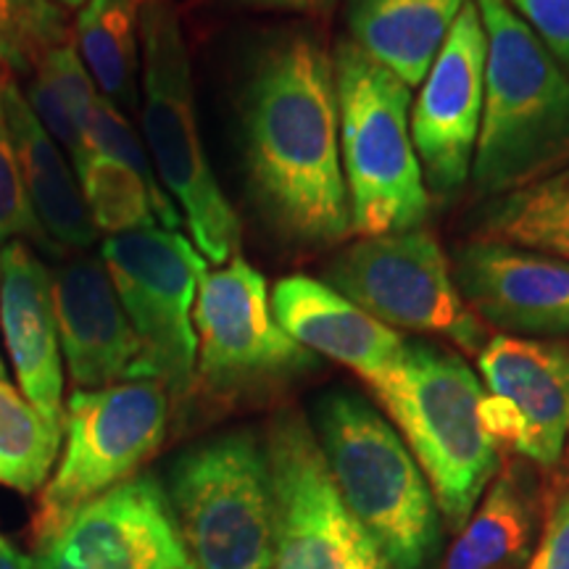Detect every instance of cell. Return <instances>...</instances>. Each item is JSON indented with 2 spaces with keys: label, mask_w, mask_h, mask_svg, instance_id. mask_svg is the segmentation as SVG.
I'll use <instances>...</instances> for the list:
<instances>
[{
  "label": "cell",
  "mask_w": 569,
  "mask_h": 569,
  "mask_svg": "<svg viewBox=\"0 0 569 569\" xmlns=\"http://www.w3.org/2000/svg\"><path fill=\"white\" fill-rule=\"evenodd\" d=\"M246 163L256 201L284 238L336 246L351 234L336 63L293 34L269 48L246 96Z\"/></svg>",
  "instance_id": "6da1fadb"
},
{
  "label": "cell",
  "mask_w": 569,
  "mask_h": 569,
  "mask_svg": "<svg viewBox=\"0 0 569 569\" xmlns=\"http://www.w3.org/2000/svg\"><path fill=\"white\" fill-rule=\"evenodd\" d=\"M488 40L472 182L507 196L569 167V71L509 0H475Z\"/></svg>",
  "instance_id": "7a4b0ae2"
},
{
  "label": "cell",
  "mask_w": 569,
  "mask_h": 569,
  "mask_svg": "<svg viewBox=\"0 0 569 569\" xmlns=\"http://www.w3.org/2000/svg\"><path fill=\"white\" fill-rule=\"evenodd\" d=\"M140 77L142 134L156 174L203 259L222 267L238 256L243 227L203 151L190 51L172 0H148L142 11Z\"/></svg>",
  "instance_id": "3957f363"
},
{
  "label": "cell",
  "mask_w": 569,
  "mask_h": 569,
  "mask_svg": "<svg viewBox=\"0 0 569 569\" xmlns=\"http://www.w3.org/2000/svg\"><path fill=\"white\" fill-rule=\"evenodd\" d=\"M369 388L407 438L438 509L451 525L465 522L498 469L478 377L457 353L407 343L401 361Z\"/></svg>",
  "instance_id": "277c9868"
},
{
  "label": "cell",
  "mask_w": 569,
  "mask_h": 569,
  "mask_svg": "<svg viewBox=\"0 0 569 569\" xmlns=\"http://www.w3.org/2000/svg\"><path fill=\"white\" fill-rule=\"evenodd\" d=\"M332 63L351 232L415 230L430 213V196L411 140L409 84L351 40L338 42Z\"/></svg>",
  "instance_id": "5b68a950"
},
{
  "label": "cell",
  "mask_w": 569,
  "mask_h": 569,
  "mask_svg": "<svg viewBox=\"0 0 569 569\" xmlns=\"http://www.w3.org/2000/svg\"><path fill=\"white\" fill-rule=\"evenodd\" d=\"M317 440L346 507L393 569L422 567L438 543V503L388 419L361 396L332 390L317 407Z\"/></svg>",
  "instance_id": "8992f818"
},
{
  "label": "cell",
  "mask_w": 569,
  "mask_h": 569,
  "mask_svg": "<svg viewBox=\"0 0 569 569\" xmlns=\"http://www.w3.org/2000/svg\"><path fill=\"white\" fill-rule=\"evenodd\" d=\"M167 496L196 569H272V472L251 432H227L180 453Z\"/></svg>",
  "instance_id": "52a82bcc"
},
{
  "label": "cell",
  "mask_w": 569,
  "mask_h": 569,
  "mask_svg": "<svg viewBox=\"0 0 569 569\" xmlns=\"http://www.w3.org/2000/svg\"><path fill=\"white\" fill-rule=\"evenodd\" d=\"M169 425V393L159 380L74 390L63 409L61 459L40 493L38 546L82 507L122 486L159 451Z\"/></svg>",
  "instance_id": "ba28073f"
},
{
  "label": "cell",
  "mask_w": 569,
  "mask_h": 569,
  "mask_svg": "<svg viewBox=\"0 0 569 569\" xmlns=\"http://www.w3.org/2000/svg\"><path fill=\"white\" fill-rule=\"evenodd\" d=\"M322 277L393 330L436 332L467 353L488 346L486 325L461 298L438 240L422 227L359 238L338 251Z\"/></svg>",
  "instance_id": "9c48e42d"
},
{
  "label": "cell",
  "mask_w": 569,
  "mask_h": 569,
  "mask_svg": "<svg viewBox=\"0 0 569 569\" xmlns=\"http://www.w3.org/2000/svg\"><path fill=\"white\" fill-rule=\"evenodd\" d=\"M101 259L146 348L153 380L182 401L198 382L193 309L209 261L193 240L167 227L111 234Z\"/></svg>",
  "instance_id": "30bf717a"
},
{
  "label": "cell",
  "mask_w": 569,
  "mask_h": 569,
  "mask_svg": "<svg viewBox=\"0 0 569 569\" xmlns=\"http://www.w3.org/2000/svg\"><path fill=\"white\" fill-rule=\"evenodd\" d=\"M264 448L277 515L272 569H393L346 507L301 415H277Z\"/></svg>",
  "instance_id": "8fae6325"
},
{
  "label": "cell",
  "mask_w": 569,
  "mask_h": 569,
  "mask_svg": "<svg viewBox=\"0 0 569 569\" xmlns=\"http://www.w3.org/2000/svg\"><path fill=\"white\" fill-rule=\"evenodd\" d=\"M193 325L198 380L213 393L264 386L317 365L277 322L264 274L243 256L201 277Z\"/></svg>",
  "instance_id": "7c38bea8"
},
{
  "label": "cell",
  "mask_w": 569,
  "mask_h": 569,
  "mask_svg": "<svg viewBox=\"0 0 569 569\" xmlns=\"http://www.w3.org/2000/svg\"><path fill=\"white\" fill-rule=\"evenodd\" d=\"M486 30L478 3L469 0L411 106V140L425 184L438 198L457 196L472 177L486 106Z\"/></svg>",
  "instance_id": "4fadbf2b"
},
{
  "label": "cell",
  "mask_w": 569,
  "mask_h": 569,
  "mask_svg": "<svg viewBox=\"0 0 569 569\" xmlns=\"http://www.w3.org/2000/svg\"><path fill=\"white\" fill-rule=\"evenodd\" d=\"M32 569H196L177 532L167 488L134 475L88 503L38 546Z\"/></svg>",
  "instance_id": "5bb4252c"
},
{
  "label": "cell",
  "mask_w": 569,
  "mask_h": 569,
  "mask_svg": "<svg viewBox=\"0 0 569 569\" xmlns=\"http://www.w3.org/2000/svg\"><path fill=\"white\" fill-rule=\"evenodd\" d=\"M478 365L490 390L482 398L490 438L538 467H557L569 432V346L498 336Z\"/></svg>",
  "instance_id": "9a60e30c"
},
{
  "label": "cell",
  "mask_w": 569,
  "mask_h": 569,
  "mask_svg": "<svg viewBox=\"0 0 569 569\" xmlns=\"http://www.w3.org/2000/svg\"><path fill=\"white\" fill-rule=\"evenodd\" d=\"M61 356L74 390L153 380L146 348L127 317L103 259L74 256L53 272Z\"/></svg>",
  "instance_id": "2e32d148"
},
{
  "label": "cell",
  "mask_w": 569,
  "mask_h": 569,
  "mask_svg": "<svg viewBox=\"0 0 569 569\" xmlns=\"http://www.w3.org/2000/svg\"><path fill=\"white\" fill-rule=\"evenodd\" d=\"M453 280L486 325L519 336H567L569 261L493 240L461 246Z\"/></svg>",
  "instance_id": "e0dca14e"
},
{
  "label": "cell",
  "mask_w": 569,
  "mask_h": 569,
  "mask_svg": "<svg viewBox=\"0 0 569 569\" xmlns=\"http://www.w3.org/2000/svg\"><path fill=\"white\" fill-rule=\"evenodd\" d=\"M0 332L21 393L48 422L63 425V356L53 272L27 240L0 248Z\"/></svg>",
  "instance_id": "ac0fdd59"
},
{
  "label": "cell",
  "mask_w": 569,
  "mask_h": 569,
  "mask_svg": "<svg viewBox=\"0 0 569 569\" xmlns=\"http://www.w3.org/2000/svg\"><path fill=\"white\" fill-rule=\"evenodd\" d=\"M272 309L282 330L306 351L348 367L367 386L382 380L407 348V340L393 327L382 325L315 277L293 274L277 282Z\"/></svg>",
  "instance_id": "d6986e66"
},
{
  "label": "cell",
  "mask_w": 569,
  "mask_h": 569,
  "mask_svg": "<svg viewBox=\"0 0 569 569\" xmlns=\"http://www.w3.org/2000/svg\"><path fill=\"white\" fill-rule=\"evenodd\" d=\"M3 106L9 130L19 153L21 177L32 211L53 248H88L96 243L98 230L84 206L74 163L63 148L48 134L27 103L19 84H3Z\"/></svg>",
  "instance_id": "ffe728a7"
},
{
  "label": "cell",
  "mask_w": 569,
  "mask_h": 569,
  "mask_svg": "<svg viewBox=\"0 0 569 569\" xmlns=\"http://www.w3.org/2000/svg\"><path fill=\"white\" fill-rule=\"evenodd\" d=\"M469 0H346L351 42L409 88L422 84Z\"/></svg>",
  "instance_id": "44dd1931"
},
{
  "label": "cell",
  "mask_w": 569,
  "mask_h": 569,
  "mask_svg": "<svg viewBox=\"0 0 569 569\" xmlns=\"http://www.w3.org/2000/svg\"><path fill=\"white\" fill-rule=\"evenodd\" d=\"M148 0H84L74 27V46L98 90L132 109L138 101L140 24Z\"/></svg>",
  "instance_id": "7402d4cb"
},
{
  "label": "cell",
  "mask_w": 569,
  "mask_h": 569,
  "mask_svg": "<svg viewBox=\"0 0 569 569\" xmlns=\"http://www.w3.org/2000/svg\"><path fill=\"white\" fill-rule=\"evenodd\" d=\"M532 503L517 475L503 469L480 509L446 553L443 569H515L528 559Z\"/></svg>",
  "instance_id": "603a6c76"
},
{
  "label": "cell",
  "mask_w": 569,
  "mask_h": 569,
  "mask_svg": "<svg viewBox=\"0 0 569 569\" xmlns=\"http://www.w3.org/2000/svg\"><path fill=\"white\" fill-rule=\"evenodd\" d=\"M98 96L101 90L71 40L42 56L32 71L27 103L48 134L67 151L74 169L84 159V132Z\"/></svg>",
  "instance_id": "cb8c5ba5"
},
{
  "label": "cell",
  "mask_w": 569,
  "mask_h": 569,
  "mask_svg": "<svg viewBox=\"0 0 569 569\" xmlns=\"http://www.w3.org/2000/svg\"><path fill=\"white\" fill-rule=\"evenodd\" d=\"M480 232L493 243L569 261V167L503 196L490 206Z\"/></svg>",
  "instance_id": "d4e9b609"
},
{
  "label": "cell",
  "mask_w": 569,
  "mask_h": 569,
  "mask_svg": "<svg viewBox=\"0 0 569 569\" xmlns=\"http://www.w3.org/2000/svg\"><path fill=\"white\" fill-rule=\"evenodd\" d=\"M61 451V427L48 422L9 380H0V486L34 493L46 488Z\"/></svg>",
  "instance_id": "484cf974"
},
{
  "label": "cell",
  "mask_w": 569,
  "mask_h": 569,
  "mask_svg": "<svg viewBox=\"0 0 569 569\" xmlns=\"http://www.w3.org/2000/svg\"><path fill=\"white\" fill-rule=\"evenodd\" d=\"M77 180L92 224L106 238L161 227L146 180L127 163L109 156H84L77 167Z\"/></svg>",
  "instance_id": "4316f807"
},
{
  "label": "cell",
  "mask_w": 569,
  "mask_h": 569,
  "mask_svg": "<svg viewBox=\"0 0 569 569\" xmlns=\"http://www.w3.org/2000/svg\"><path fill=\"white\" fill-rule=\"evenodd\" d=\"M61 42H69V27L56 0H0V71L32 74Z\"/></svg>",
  "instance_id": "83f0119b"
},
{
  "label": "cell",
  "mask_w": 569,
  "mask_h": 569,
  "mask_svg": "<svg viewBox=\"0 0 569 569\" xmlns=\"http://www.w3.org/2000/svg\"><path fill=\"white\" fill-rule=\"evenodd\" d=\"M84 156H109V159H117L127 163V167H132L148 184V193H151V203L156 217H159V224L167 227V230H177L182 224V213L172 201V196L163 190L151 156H148L146 142L134 134L122 109L117 103H111L103 92L98 96L96 106H92L88 132H84Z\"/></svg>",
  "instance_id": "f1b7e54d"
},
{
  "label": "cell",
  "mask_w": 569,
  "mask_h": 569,
  "mask_svg": "<svg viewBox=\"0 0 569 569\" xmlns=\"http://www.w3.org/2000/svg\"><path fill=\"white\" fill-rule=\"evenodd\" d=\"M9 80L13 77H0V248L11 240H34V243L53 248L32 211L24 177H21L17 146H13L9 119H6L3 84Z\"/></svg>",
  "instance_id": "f546056e"
},
{
  "label": "cell",
  "mask_w": 569,
  "mask_h": 569,
  "mask_svg": "<svg viewBox=\"0 0 569 569\" xmlns=\"http://www.w3.org/2000/svg\"><path fill=\"white\" fill-rule=\"evenodd\" d=\"M509 6L569 71V0H509Z\"/></svg>",
  "instance_id": "4dcf8cb0"
},
{
  "label": "cell",
  "mask_w": 569,
  "mask_h": 569,
  "mask_svg": "<svg viewBox=\"0 0 569 569\" xmlns=\"http://www.w3.org/2000/svg\"><path fill=\"white\" fill-rule=\"evenodd\" d=\"M528 569H569V490L553 498Z\"/></svg>",
  "instance_id": "1f68e13d"
},
{
  "label": "cell",
  "mask_w": 569,
  "mask_h": 569,
  "mask_svg": "<svg viewBox=\"0 0 569 569\" xmlns=\"http://www.w3.org/2000/svg\"><path fill=\"white\" fill-rule=\"evenodd\" d=\"M246 3L264 6V9H282V11H301V13H319L332 9L336 0H246Z\"/></svg>",
  "instance_id": "d6a6232c"
},
{
  "label": "cell",
  "mask_w": 569,
  "mask_h": 569,
  "mask_svg": "<svg viewBox=\"0 0 569 569\" xmlns=\"http://www.w3.org/2000/svg\"><path fill=\"white\" fill-rule=\"evenodd\" d=\"M0 569H32V559L24 557L11 540L0 536Z\"/></svg>",
  "instance_id": "836d02e7"
},
{
  "label": "cell",
  "mask_w": 569,
  "mask_h": 569,
  "mask_svg": "<svg viewBox=\"0 0 569 569\" xmlns=\"http://www.w3.org/2000/svg\"><path fill=\"white\" fill-rule=\"evenodd\" d=\"M56 3L63 6V9H82L84 0H56Z\"/></svg>",
  "instance_id": "e575fe53"
},
{
  "label": "cell",
  "mask_w": 569,
  "mask_h": 569,
  "mask_svg": "<svg viewBox=\"0 0 569 569\" xmlns=\"http://www.w3.org/2000/svg\"><path fill=\"white\" fill-rule=\"evenodd\" d=\"M0 380H6V365H3V356H0Z\"/></svg>",
  "instance_id": "d590c367"
},
{
  "label": "cell",
  "mask_w": 569,
  "mask_h": 569,
  "mask_svg": "<svg viewBox=\"0 0 569 569\" xmlns=\"http://www.w3.org/2000/svg\"><path fill=\"white\" fill-rule=\"evenodd\" d=\"M0 77H11V74H6V71H0Z\"/></svg>",
  "instance_id": "8d00e7d4"
}]
</instances>
